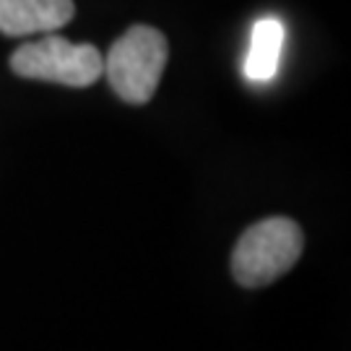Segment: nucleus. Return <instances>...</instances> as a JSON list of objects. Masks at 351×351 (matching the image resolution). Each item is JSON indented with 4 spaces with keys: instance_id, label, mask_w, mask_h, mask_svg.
<instances>
[{
    "instance_id": "nucleus-5",
    "label": "nucleus",
    "mask_w": 351,
    "mask_h": 351,
    "mask_svg": "<svg viewBox=\"0 0 351 351\" xmlns=\"http://www.w3.org/2000/svg\"><path fill=\"white\" fill-rule=\"evenodd\" d=\"M284 47V24L276 16H265L252 26V45L245 63V75L255 84H265L278 73Z\"/></svg>"
},
{
    "instance_id": "nucleus-4",
    "label": "nucleus",
    "mask_w": 351,
    "mask_h": 351,
    "mask_svg": "<svg viewBox=\"0 0 351 351\" xmlns=\"http://www.w3.org/2000/svg\"><path fill=\"white\" fill-rule=\"evenodd\" d=\"M73 13V0H0V32L8 37L55 32L68 24Z\"/></svg>"
},
{
    "instance_id": "nucleus-2",
    "label": "nucleus",
    "mask_w": 351,
    "mask_h": 351,
    "mask_svg": "<svg viewBox=\"0 0 351 351\" xmlns=\"http://www.w3.org/2000/svg\"><path fill=\"white\" fill-rule=\"evenodd\" d=\"M169 58V45L159 29L136 24L112 42L104 73L112 91L128 104H146L156 94Z\"/></svg>"
},
{
    "instance_id": "nucleus-3",
    "label": "nucleus",
    "mask_w": 351,
    "mask_h": 351,
    "mask_svg": "<svg viewBox=\"0 0 351 351\" xmlns=\"http://www.w3.org/2000/svg\"><path fill=\"white\" fill-rule=\"evenodd\" d=\"M8 63L13 73L21 78L50 81L73 88L91 86L104 73V58L94 45H73L55 34L21 45Z\"/></svg>"
},
{
    "instance_id": "nucleus-1",
    "label": "nucleus",
    "mask_w": 351,
    "mask_h": 351,
    "mask_svg": "<svg viewBox=\"0 0 351 351\" xmlns=\"http://www.w3.org/2000/svg\"><path fill=\"white\" fill-rule=\"evenodd\" d=\"M304 237L297 221L287 216H271L237 239L232 252V276L239 287L261 289L289 274L300 261Z\"/></svg>"
}]
</instances>
